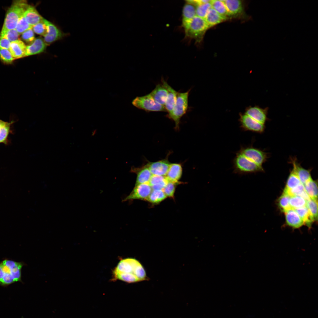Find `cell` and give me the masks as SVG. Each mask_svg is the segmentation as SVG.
<instances>
[{
	"mask_svg": "<svg viewBox=\"0 0 318 318\" xmlns=\"http://www.w3.org/2000/svg\"><path fill=\"white\" fill-rule=\"evenodd\" d=\"M132 104L136 108L146 112H167L165 107L155 101L149 94L136 97L132 100Z\"/></svg>",
	"mask_w": 318,
	"mask_h": 318,
	"instance_id": "7",
	"label": "cell"
},
{
	"mask_svg": "<svg viewBox=\"0 0 318 318\" xmlns=\"http://www.w3.org/2000/svg\"><path fill=\"white\" fill-rule=\"evenodd\" d=\"M152 190L149 183L135 185L131 192L122 200V201L134 199L146 200Z\"/></svg>",
	"mask_w": 318,
	"mask_h": 318,
	"instance_id": "9",
	"label": "cell"
},
{
	"mask_svg": "<svg viewBox=\"0 0 318 318\" xmlns=\"http://www.w3.org/2000/svg\"><path fill=\"white\" fill-rule=\"evenodd\" d=\"M268 155L266 152L252 146L242 147L234 159V171L239 174L263 172L262 165Z\"/></svg>",
	"mask_w": 318,
	"mask_h": 318,
	"instance_id": "1",
	"label": "cell"
},
{
	"mask_svg": "<svg viewBox=\"0 0 318 318\" xmlns=\"http://www.w3.org/2000/svg\"><path fill=\"white\" fill-rule=\"evenodd\" d=\"M29 6L26 0L14 1L7 11L1 31L15 29Z\"/></svg>",
	"mask_w": 318,
	"mask_h": 318,
	"instance_id": "4",
	"label": "cell"
},
{
	"mask_svg": "<svg viewBox=\"0 0 318 318\" xmlns=\"http://www.w3.org/2000/svg\"><path fill=\"white\" fill-rule=\"evenodd\" d=\"M283 192L290 197L294 196L301 197L307 201L310 199L305 191L304 185L302 183L292 189L287 190H284Z\"/></svg>",
	"mask_w": 318,
	"mask_h": 318,
	"instance_id": "27",
	"label": "cell"
},
{
	"mask_svg": "<svg viewBox=\"0 0 318 318\" xmlns=\"http://www.w3.org/2000/svg\"><path fill=\"white\" fill-rule=\"evenodd\" d=\"M47 45L42 38L39 37L35 38L32 43L26 46V57L43 52L45 50Z\"/></svg>",
	"mask_w": 318,
	"mask_h": 318,
	"instance_id": "15",
	"label": "cell"
},
{
	"mask_svg": "<svg viewBox=\"0 0 318 318\" xmlns=\"http://www.w3.org/2000/svg\"><path fill=\"white\" fill-rule=\"evenodd\" d=\"M284 213L286 222L289 226L294 228H298L304 224L302 220L294 209L291 208Z\"/></svg>",
	"mask_w": 318,
	"mask_h": 318,
	"instance_id": "17",
	"label": "cell"
},
{
	"mask_svg": "<svg viewBox=\"0 0 318 318\" xmlns=\"http://www.w3.org/2000/svg\"><path fill=\"white\" fill-rule=\"evenodd\" d=\"M182 23L186 35L196 39H200L209 28L205 19L197 16L188 21Z\"/></svg>",
	"mask_w": 318,
	"mask_h": 318,
	"instance_id": "5",
	"label": "cell"
},
{
	"mask_svg": "<svg viewBox=\"0 0 318 318\" xmlns=\"http://www.w3.org/2000/svg\"><path fill=\"white\" fill-rule=\"evenodd\" d=\"M26 265L23 262H16L7 259L1 262L0 285L6 287L15 282H22L21 269Z\"/></svg>",
	"mask_w": 318,
	"mask_h": 318,
	"instance_id": "3",
	"label": "cell"
},
{
	"mask_svg": "<svg viewBox=\"0 0 318 318\" xmlns=\"http://www.w3.org/2000/svg\"><path fill=\"white\" fill-rule=\"evenodd\" d=\"M306 192L311 199L317 200V183L312 178L304 185Z\"/></svg>",
	"mask_w": 318,
	"mask_h": 318,
	"instance_id": "26",
	"label": "cell"
},
{
	"mask_svg": "<svg viewBox=\"0 0 318 318\" xmlns=\"http://www.w3.org/2000/svg\"><path fill=\"white\" fill-rule=\"evenodd\" d=\"M190 90L184 92H177L176 101L171 115L168 117L175 122V129L178 130L181 118L188 108V97Z\"/></svg>",
	"mask_w": 318,
	"mask_h": 318,
	"instance_id": "6",
	"label": "cell"
},
{
	"mask_svg": "<svg viewBox=\"0 0 318 318\" xmlns=\"http://www.w3.org/2000/svg\"><path fill=\"white\" fill-rule=\"evenodd\" d=\"M175 183L168 181L167 184L163 190L167 197L173 198L174 196L175 189Z\"/></svg>",
	"mask_w": 318,
	"mask_h": 318,
	"instance_id": "39",
	"label": "cell"
},
{
	"mask_svg": "<svg viewBox=\"0 0 318 318\" xmlns=\"http://www.w3.org/2000/svg\"><path fill=\"white\" fill-rule=\"evenodd\" d=\"M11 43L6 39L0 36V48L9 50Z\"/></svg>",
	"mask_w": 318,
	"mask_h": 318,
	"instance_id": "41",
	"label": "cell"
},
{
	"mask_svg": "<svg viewBox=\"0 0 318 318\" xmlns=\"http://www.w3.org/2000/svg\"><path fill=\"white\" fill-rule=\"evenodd\" d=\"M21 38L26 42L32 43L35 39L32 29H29L24 32L22 34Z\"/></svg>",
	"mask_w": 318,
	"mask_h": 318,
	"instance_id": "40",
	"label": "cell"
},
{
	"mask_svg": "<svg viewBox=\"0 0 318 318\" xmlns=\"http://www.w3.org/2000/svg\"><path fill=\"white\" fill-rule=\"evenodd\" d=\"M149 94L155 101L165 107L168 92L162 83L157 85Z\"/></svg>",
	"mask_w": 318,
	"mask_h": 318,
	"instance_id": "18",
	"label": "cell"
},
{
	"mask_svg": "<svg viewBox=\"0 0 318 318\" xmlns=\"http://www.w3.org/2000/svg\"><path fill=\"white\" fill-rule=\"evenodd\" d=\"M210 4L213 9L221 15L227 19V16L228 15L223 0H211Z\"/></svg>",
	"mask_w": 318,
	"mask_h": 318,
	"instance_id": "30",
	"label": "cell"
},
{
	"mask_svg": "<svg viewBox=\"0 0 318 318\" xmlns=\"http://www.w3.org/2000/svg\"><path fill=\"white\" fill-rule=\"evenodd\" d=\"M161 83L167 90L168 95L165 107L168 112L167 117L168 118L172 114L175 105L178 92L169 85L163 78L161 79Z\"/></svg>",
	"mask_w": 318,
	"mask_h": 318,
	"instance_id": "11",
	"label": "cell"
},
{
	"mask_svg": "<svg viewBox=\"0 0 318 318\" xmlns=\"http://www.w3.org/2000/svg\"><path fill=\"white\" fill-rule=\"evenodd\" d=\"M306 206L308 208L314 221L317 220V200L310 199L307 201Z\"/></svg>",
	"mask_w": 318,
	"mask_h": 318,
	"instance_id": "34",
	"label": "cell"
},
{
	"mask_svg": "<svg viewBox=\"0 0 318 318\" xmlns=\"http://www.w3.org/2000/svg\"><path fill=\"white\" fill-rule=\"evenodd\" d=\"M19 35L16 29L1 31L0 33V36L5 38L11 42L18 39Z\"/></svg>",
	"mask_w": 318,
	"mask_h": 318,
	"instance_id": "35",
	"label": "cell"
},
{
	"mask_svg": "<svg viewBox=\"0 0 318 318\" xmlns=\"http://www.w3.org/2000/svg\"><path fill=\"white\" fill-rule=\"evenodd\" d=\"M211 8V6L210 2L196 5V16L204 19L209 10Z\"/></svg>",
	"mask_w": 318,
	"mask_h": 318,
	"instance_id": "33",
	"label": "cell"
},
{
	"mask_svg": "<svg viewBox=\"0 0 318 318\" xmlns=\"http://www.w3.org/2000/svg\"><path fill=\"white\" fill-rule=\"evenodd\" d=\"M182 173V168L180 163H170L165 177L168 181L177 184Z\"/></svg>",
	"mask_w": 318,
	"mask_h": 318,
	"instance_id": "16",
	"label": "cell"
},
{
	"mask_svg": "<svg viewBox=\"0 0 318 318\" xmlns=\"http://www.w3.org/2000/svg\"><path fill=\"white\" fill-rule=\"evenodd\" d=\"M168 182L165 176L152 175L149 183L152 190H163Z\"/></svg>",
	"mask_w": 318,
	"mask_h": 318,
	"instance_id": "23",
	"label": "cell"
},
{
	"mask_svg": "<svg viewBox=\"0 0 318 318\" xmlns=\"http://www.w3.org/2000/svg\"><path fill=\"white\" fill-rule=\"evenodd\" d=\"M167 198L162 190H152L146 201L153 203H158Z\"/></svg>",
	"mask_w": 318,
	"mask_h": 318,
	"instance_id": "29",
	"label": "cell"
},
{
	"mask_svg": "<svg viewBox=\"0 0 318 318\" xmlns=\"http://www.w3.org/2000/svg\"><path fill=\"white\" fill-rule=\"evenodd\" d=\"M170 163L166 158L157 161L149 162L146 165L152 175L165 176Z\"/></svg>",
	"mask_w": 318,
	"mask_h": 318,
	"instance_id": "12",
	"label": "cell"
},
{
	"mask_svg": "<svg viewBox=\"0 0 318 318\" xmlns=\"http://www.w3.org/2000/svg\"><path fill=\"white\" fill-rule=\"evenodd\" d=\"M133 170L137 175L135 185L149 183L152 174L146 165Z\"/></svg>",
	"mask_w": 318,
	"mask_h": 318,
	"instance_id": "20",
	"label": "cell"
},
{
	"mask_svg": "<svg viewBox=\"0 0 318 318\" xmlns=\"http://www.w3.org/2000/svg\"><path fill=\"white\" fill-rule=\"evenodd\" d=\"M32 27L27 22L23 16L18 22L15 29L20 35L26 31L32 29Z\"/></svg>",
	"mask_w": 318,
	"mask_h": 318,
	"instance_id": "36",
	"label": "cell"
},
{
	"mask_svg": "<svg viewBox=\"0 0 318 318\" xmlns=\"http://www.w3.org/2000/svg\"><path fill=\"white\" fill-rule=\"evenodd\" d=\"M43 21L46 25L47 33L44 37L43 39L48 45L60 38L62 34L60 30L53 24L44 19Z\"/></svg>",
	"mask_w": 318,
	"mask_h": 318,
	"instance_id": "13",
	"label": "cell"
},
{
	"mask_svg": "<svg viewBox=\"0 0 318 318\" xmlns=\"http://www.w3.org/2000/svg\"><path fill=\"white\" fill-rule=\"evenodd\" d=\"M0 59L6 64L11 63L14 60L9 50L0 48Z\"/></svg>",
	"mask_w": 318,
	"mask_h": 318,
	"instance_id": "38",
	"label": "cell"
},
{
	"mask_svg": "<svg viewBox=\"0 0 318 318\" xmlns=\"http://www.w3.org/2000/svg\"><path fill=\"white\" fill-rule=\"evenodd\" d=\"M43 20L34 26L32 29L34 33L44 37L47 34L48 31L47 26Z\"/></svg>",
	"mask_w": 318,
	"mask_h": 318,
	"instance_id": "37",
	"label": "cell"
},
{
	"mask_svg": "<svg viewBox=\"0 0 318 318\" xmlns=\"http://www.w3.org/2000/svg\"><path fill=\"white\" fill-rule=\"evenodd\" d=\"M239 121L240 127L245 131L262 133L265 128V125L255 120L244 113H240Z\"/></svg>",
	"mask_w": 318,
	"mask_h": 318,
	"instance_id": "8",
	"label": "cell"
},
{
	"mask_svg": "<svg viewBox=\"0 0 318 318\" xmlns=\"http://www.w3.org/2000/svg\"><path fill=\"white\" fill-rule=\"evenodd\" d=\"M226 19L219 14L212 7L209 10L204 19L209 28L221 23Z\"/></svg>",
	"mask_w": 318,
	"mask_h": 318,
	"instance_id": "22",
	"label": "cell"
},
{
	"mask_svg": "<svg viewBox=\"0 0 318 318\" xmlns=\"http://www.w3.org/2000/svg\"><path fill=\"white\" fill-rule=\"evenodd\" d=\"M269 109L268 107L262 108L257 105L249 106L246 109L244 113L255 120L265 125L269 120L267 117Z\"/></svg>",
	"mask_w": 318,
	"mask_h": 318,
	"instance_id": "10",
	"label": "cell"
},
{
	"mask_svg": "<svg viewBox=\"0 0 318 318\" xmlns=\"http://www.w3.org/2000/svg\"><path fill=\"white\" fill-rule=\"evenodd\" d=\"M113 280L128 283L147 280L146 272L140 263L136 259L128 258L121 260L113 271Z\"/></svg>",
	"mask_w": 318,
	"mask_h": 318,
	"instance_id": "2",
	"label": "cell"
},
{
	"mask_svg": "<svg viewBox=\"0 0 318 318\" xmlns=\"http://www.w3.org/2000/svg\"><path fill=\"white\" fill-rule=\"evenodd\" d=\"M226 6L228 16L235 15L243 11L242 2L239 0H223Z\"/></svg>",
	"mask_w": 318,
	"mask_h": 318,
	"instance_id": "21",
	"label": "cell"
},
{
	"mask_svg": "<svg viewBox=\"0 0 318 318\" xmlns=\"http://www.w3.org/2000/svg\"><path fill=\"white\" fill-rule=\"evenodd\" d=\"M294 209L302 220L304 224L310 227L314 221L306 206Z\"/></svg>",
	"mask_w": 318,
	"mask_h": 318,
	"instance_id": "25",
	"label": "cell"
},
{
	"mask_svg": "<svg viewBox=\"0 0 318 318\" xmlns=\"http://www.w3.org/2000/svg\"><path fill=\"white\" fill-rule=\"evenodd\" d=\"M182 11V22L188 21L196 16V6L186 1Z\"/></svg>",
	"mask_w": 318,
	"mask_h": 318,
	"instance_id": "24",
	"label": "cell"
},
{
	"mask_svg": "<svg viewBox=\"0 0 318 318\" xmlns=\"http://www.w3.org/2000/svg\"><path fill=\"white\" fill-rule=\"evenodd\" d=\"M290 197L289 195L283 192L278 200L279 207L284 212L292 208L289 204Z\"/></svg>",
	"mask_w": 318,
	"mask_h": 318,
	"instance_id": "31",
	"label": "cell"
},
{
	"mask_svg": "<svg viewBox=\"0 0 318 318\" xmlns=\"http://www.w3.org/2000/svg\"><path fill=\"white\" fill-rule=\"evenodd\" d=\"M26 46L19 39L11 43L9 50L14 59L26 57Z\"/></svg>",
	"mask_w": 318,
	"mask_h": 318,
	"instance_id": "14",
	"label": "cell"
},
{
	"mask_svg": "<svg viewBox=\"0 0 318 318\" xmlns=\"http://www.w3.org/2000/svg\"><path fill=\"white\" fill-rule=\"evenodd\" d=\"M301 183L297 173L293 167L288 178L284 190H287L292 189Z\"/></svg>",
	"mask_w": 318,
	"mask_h": 318,
	"instance_id": "28",
	"label": "cell"
},
{
	"mask_svg": "<svg viewBox=\"0 0 318 318\" xmlns=\"http://www.w3.org/2000/svg\"><path fill=\"white\" fill-rule=\"evenodd\" d=\"M307 201L303 198L298 196L290 197L289 204L291 208L295 209L306 206Z\"/></svg>",
	"mask_w": 318,
	"mask_h": 318,
	"instance_id": "32",
	"label": "cell"
},
{
	"mask_svg": "<svg viewBox=\"0 0 318 318\" xmlns=\"http://www.w3.org/2000/svg\"><path fill=\"white\" fill-rule=\"evenodd\" d=\"M23 16L27 22L32 26L42 21L44 19L35 7L30 5L26 9Z\"/></svg>",
	"mask_w": 318,
	"mask_h": 318,
	"instance_id": "19",
	"label": "cell"
}]
</instances>
